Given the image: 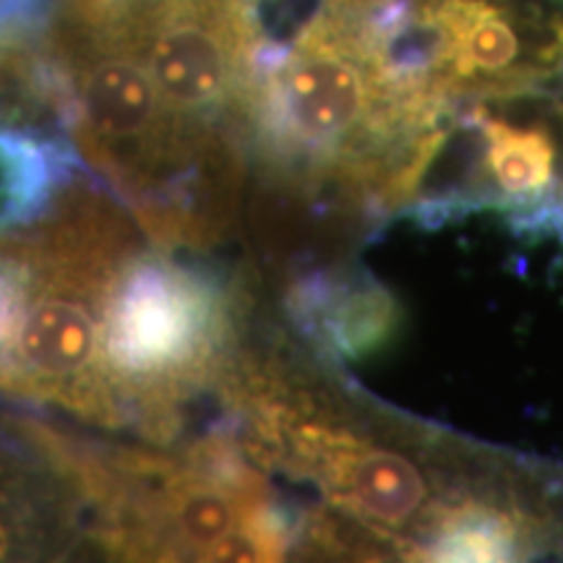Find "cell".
<instances>
[{
  "label": "cell",
  "mask_w": 563,
  "mask_h": 563,
  "mask_svg": "<svg viewBox=\"0 0 563 563\" xmlns=\"http://www.w3.org/2000/svg\"><path fill=\"white\" fill-rule=\"evenodd\" d=\"M123 207L66 178L0 228V394L100 428H129L108 368V311L141 245Z\"/></svg>",
  "instance_id": "obj_1"
},
{
  "label": "cell",
  "mask_w": 563,
  "mask_h": 563,
  "mask_svg": "<svg viewBox=\"0 0 563 563\" xmlns=\"http://www.w3.org/2000/svg\"><path fill=\"white\" fill-rule=\"evenodd\" d=\"M102 26L150 79L173 123L217 159L243 146L274 42L264 0H66Z\"/></svg>",
  "instance_id": "obj_2"
},
{
  "label": "cell",
  "mask_w": 563,
  "mask_h": 563,
  "mask_svg": "<svg viewBox=\"0 0 563 563\" xmlns=\"http://www.w3.org/2000/svg\"><path fill=\"white\" fill-rule=\"evenodd\" d=\"M485 175L496 183L506 199H548L555 186L559 150L551 131L543 125H511L485 118Z\"/></svg>",
  "instance_id": "obj_3"
},
{
  "label": "cell",
  "mask_w": 563,
  "mask_h": 563,
  "mask_svg": "<svg viewBox=\"0 0 563 563\" xmlns=\"http://www.w3.org/2000/svg\"><path fill=\"white\" fill-rule=\"evenodd\" d=\"M329 334L344 355L357 357L382 344L394 327V300L378 287L347 295L327 321Z\"/></svg>",
  "instance_id": "obj_4"
},
{
  "label": "cell",
  "mask_w": 563,
  "mask_h": 563,
  "mask_svg": "<svg viewBox=\"0 0 563 563\" xmlns=\"http://www.w3.org/2000/svg\"><path fill=\"white\" fill-rule=\"evenodd\" d=\"M9 551H11V532L5 530L3 519H0V559H3Z\"/></svg>",
  "instance_id": "obj_5"
}]
</instances>
